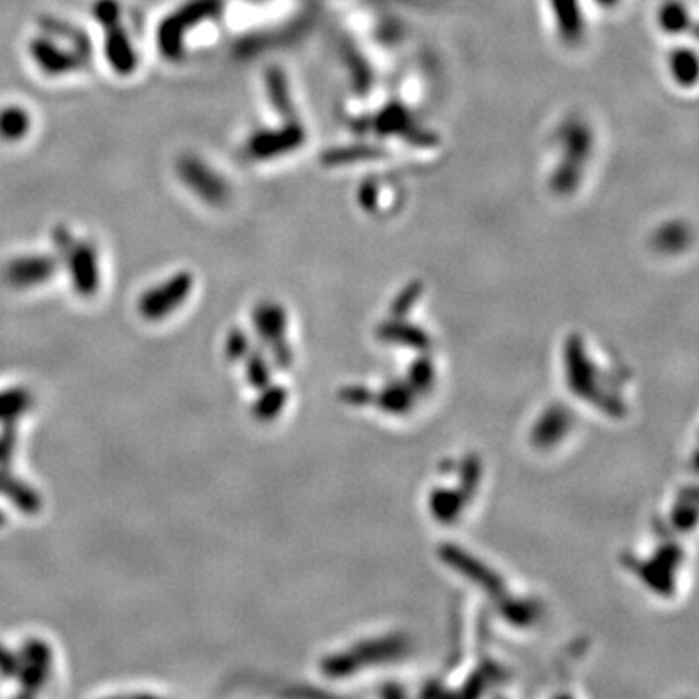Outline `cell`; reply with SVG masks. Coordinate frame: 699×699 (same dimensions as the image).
Instances as JSON below:
<instances>
[{
  "label": "cell",
  "mask_w": 699,
  "mask_h": 699,
  "mask_svg": "<svg viewBox=\"0 0 699 699\" xmlns=\"http://www.w3.org/2000/svg\"><path fill=\"white\" fill-rule=\"evenodd\" d=\"M594 152V131L581 115H569L554 132V162L548 175V189L558 198L576 195Z\"/></svg>",
  "instance_id": "6da1fadb"
},
{
  "label": "cell",
  "mask_w": 699,
  "mask_h": 699,
  "mask_svg": "<svg viewBox=\"0 0 699 699\" xmlns=\"http://www.w3.org/2000/svg\"><path fill=\"white\" fill-rule=\"evenodd\" d=\"M224 10V0H187L158 26V49L168 60H181L185 39L198 26L218 20Z\"/></svg>",
  "instance_id": "7a4b0ae2"
},
{
  "label": "cell",
  "mask_w": 699,
  "mask_h": 699,
  "mask_svg": "<svg viewBox=\"0 0 699 699\" xmlns=\"http://www.w3.org/2000/svg\"><path fill=\"white\" fill-rule=\"evenodd\" d=\"M177 175L198 201L212 208H222L232 201V185L226 177L196 154H183L175 163Z\"/></svg>",
  "instance_id": "3957f363"
},
{
  "label": "cell",
  "mask_w": 699,
  "mask_h": 699,
  "mask_svg": "<svg viewBox=\"0 0 699 699\" xmlns=\"http://www.w3.org/2000/svg\"><path fill=\"white\" fill-rule=\"evenodd\" d=\"M55 245L65 257L72 286L80 296L90 298L99 288V258L96 247L70 235L67 227L55 229Z\"/></svg>",
  "instance_id": "277c9868"
},
{
  "label": "cell",
  "mask_w": 699,
  "mask_h": 699,
  "mask_svg": "<svg viewBox=\"0 0 699 699\" xmlns=\"http://www.w3.org/2000/svg\"><path fill=\"white\" fill-rule=\"evenodd\" d=\"M307 142L304 121H282L273 129H260L245 142V155L253 162H274L296 154Z\"/></svg>",
  "instance_id": "5b68a950"
},
{
  "label": "cell",
  "mask_w": 699,
  "mask_h": 699,
  "mask_svg": "<svg viewBox=\"0 0 699 699\" xmlns=\"http://www.w3.org/2000/svg\"><path fill=\"white\" fill-rule=\"evenodd\" d=\"M193 290L191 273H177L160 286H154L139 301V313L148 321H162L170 317Z\"/></svg>",
  "instance_id": "8992f818"
},
{
  "label": "cell",
  "mask_w": 699,
  "mask_h": 699,
  "mask_svg": "<svg viewBox=\"0 0 699 699\" xmlns=\"http://www.w3.org/2000/svg\"><path fill=\"white\" fill-rule=\"evenodd\" d=\"M29 57L49 76H65L84 67L86 59L75 49L60 47L53 37L39 36L29 41Z\"/></svg>",
  "instance_id": "52a82bcc"
},
{
  "label": "cell",
  "mask_w": 699,
  "mask_h": 699,
  "mask_svg": "<svg viewBox=\"0 0 699 699\" xmlns=\"http://www.w3.org/2000/svg\"><path fill=\"white\" fill-rule=\"evenodd\" d=\"M550 22L563 45L577 47L587 34L585 10L581 0H546Z\"/></svg>",
  "instance_id": "ba28073f"
},
{
  "label": "cell",
  "mask_w": 699,
  "mask_h": 699,
  "mask_svg": "<svg viewBox=\"0 0 699 699\" xmlns=\"http://www.w3.org/2000/svg\"><path fill=\"white\" fill-rule=\"evenodd\" d=\"M51 661H53V655H51V647L45 641L29 639L24 643L18 672L24 695H34L45 686L51 672Z\"/></svg>",
  "instance_id": "9c48e42d"
},
{
  "label": "cell",
  "mask_w": 699,
  "mask_h": 699,
  "mask_svg": "<svg viewBox=\"0 0 699 699\" xmlns=\"http://www.w3.org/2000/svg\"><path fill=\"white\" fill-rule=\"evenodd\" d=\"M106 41H103V51H106L107 65L117 72V75H132L139 67V57L134 51L132 41L127 34V29L123 28L121 18L109 20V22L101 24Z\"/></svg>",
  "instance_id": "30bf717a"
},
{
  "label": "cell",
  "mask_w": 699,
  "mask_h": 699,
  "mask_svg": "<svg viewBox=\"0 0 699 699\" xmlns=\"http://www.w3.org/2000/svg\"><path fill=\"white\" fill-rule=\"evenodd\" d=\"M59 260L47 255H26L10 260L4 276L10 286L14 288H36L45 284L55 276Z\"/></svg>",
  "instance_id": "8fae6325"
},
{
  "label": "cell",
  "mask_w": 699,
  "mask_h": 699,
  "mask_svg": "<svg viewBox=\"0 0 699 699\" xmlns=\"http://www.w3.org/2000/svg\"><path fill=\"white\" fill-rule=\"evenodd\" d=\"M265 88H266V99L270 107L278 115L282 121H301L298 103L294 99V91L288 75L278 67H270L265 72Z\"/></svg>",
  "instance_id": "7c38bea8"
},
{
  "label": "cell",
  "mask_w": 699,
  "mask_h": 699,
  "mask_svg": "<svg viewBox=\"0 0 699 699\" xmlns=\"http://www.w3.org/2000/svg\"><path fill=\"white\" fill-rule=\"evenodd\" d=\"M695 242L694 227L684 220H669L653 232L651 245L656 253L676 257L686 253Z\"/></svg>",
  "instance_id": "4fadbf2b"
},
{
  "label": "cell",
  "mask_w": 699,
  "mask_h": 699,
  "mask_svg": "<svg viewBox=\"0 0 699 699\" xmlns=\"http://www.w3.org/2000/svg\"><path fill=\"white\" fill-rule=\"evenodd\" d=\"M385 158V150L377 144H358V146H340L330 152L322 154V163L329 168H340V165H356L368 162H379Z\"/></svg>",
  "instance_id": "5bb4252c"
},
{
  "label": "cell",
  "mask_w": 699,
  "mask_h": 699,
  "mask_svg": "<svg viewBox=\"0 0 699 699\" xmlns=\"http://www.w3.org/2000/svg\"><path fill=\"white\" fill-rule=\"evenodd\" d=\"M671 76L680 88H694L699 84V55L694 49L676 47L669 55Z\"/></svg>",
  "instance_id": "9a60e30c"
},
{
  "label": "cell",
  "mask_w": 699,
  "mask_h": 699,
  "mask_svg": "<svg viewBox=\"0 0 699 699\" xmlns=\"http://www.w3.org/2000/svg\"><path fill=\"white\" fill-rule=\"evenodd\" d=\"M0 494H4L10 502L18 505L28 515H34L41 509V499L34 489L3 471H0Z\"/></svg>",
  "instance_id": "2e32d148"
},
{
  "label": "cell",
  "mask_w": 699,
  "mask_h": 699,
  "mask_svg": "<svg viewBox=\"0 0 699 699\" xmlns=\"http://www.w3.org/2000/svg\"><path fill=\"white\" fill-rule=\"evenodd\" d=\"M41 28L45 29V34H47V36L65 39L67 44H68L72 49H75L78 55H82L86 60L90 59V53H91V49H90V39H88L86 34H82V31L76 29L75 26H70V24H67V22H60V20H57V18H53V16H47V18L41 20Z\"/></svg>",
  "instance_id": "e0dca14e"
},
{
  "label": "cell",
  "mask_w": 699,
  "mask_h": 699,
  "mask_svg": "<svg viewBox=\"0 0 699 699\" xmlns=\"http://www.w3.org/2000/svg\"><path fill=\"white\" fill-rule=\"evenodd\" d=\"M31 129L29 113L20 106H6L0 109V140L18 142Z\"/></svg>",
  "instance_id": "ac0fdd59"
},
{
  "label": "cell",
  "mask_w": 699,
  "mask_h": 699,
  "mask_svg": "<svg viewBox=\"0 0 699 699\" xmlns=\"http://www.w3.org/2000/svg\"><path fill=\"white\" fill-rule=\"evenodd\" d=\"M659 26L666 36L686 34L692 28L690 10L680 0H666L659 10Z\"/></svg>",
  "instance_id": "d6986e66"
},
{
  "label": "cell",
  "mask_w": 699,
  "mask_h": 699,
  "mask_svg": "<svg viewBox=\"0 0 699 699\" xmlns=\"http://www.w3.org/2000/svg\"><path fill=\"white\" fill-rule=\"evenodd\" d=\"M31 406V394L24 389H12L0 393V422L16 420Z\"/></svg>",
  "instance_id": "ffe728a7"
},
{
  "label": "cell",
  "mask_w": 699,
  "mask_h": 699,
  "mask_svg": "<svg viewBox=\"0 0 699 699\" xmlns=\"http://www.w3.org/2000/svg\"><path fill=\"white\" fill-rule=\"evenodd\" d=\"M16 447V420L4 422L3 435H0V465H8L12 461Z\"/></svg>",
  "instance_id": "44dd1931"
},
{
  "label": "cell",
  "mask_w": 699,
  "mask_h": 699,
  "mask_svg": "<svg viewBox=\"0 0 699 699\" xmlns=\"http://www.w3.org/2000/svg\"><path fill=\"white\" fill-rule=\"evenodd\" d=\"M18 672H20V656L10 653L6 647L0 645V674L12 678L18 676Z\"/></svg>",
  "instance_id": "7402d4cb"
},
{
  "label": "cell",
  "mask_w": 699,
  "mask_h": 699,
  "mask_svg": "<svg viewBox=\"0 0 699 699\" xmlns=\"http://www.w3.org/2000/svg\"><path fill=\"white\" fill-rule=\"evenodd\" d=\"M594 4H599L600 8H614L620 4V0H592Z\"/></svg>",
  "instance_id": "603a6c76"
},
{
  "label": "cell",
  "mask_w": 699,
  "mask_h": 699,
  "mask_svg": "<svg viewBox=\"0 0 699 699\" xmlns=\"http://www.w3.org/2000/svg\"><path fill=\"white\" fill-rule=\"evenodd\" d=\"M690 34L699 41V24H692V28H690Z\"/></svg>",
  "instance_id": "cb8c5ba5"
},
{
  "label": "cell",
  "mask_w": 699,
  "mask_h": 699,
  "mask_svg": "<svg viewBox=\"0 0 699 699\" xmlns=\"http://www.w3.org/2000/svg\"><path fill=\"white\" fill-rule=\"evenodd\" d=\"M3 523H4V515H3V513H0V525H3Z\"/></svg>",
  "instance_id": "d4e9b609"
}]
</instances>
